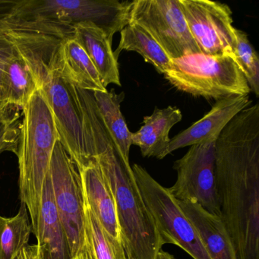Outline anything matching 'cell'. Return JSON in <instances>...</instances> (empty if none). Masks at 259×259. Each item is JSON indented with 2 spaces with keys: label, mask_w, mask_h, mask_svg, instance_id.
<instances>
[{
  "label": "cell",
  "mask_w": 259,
  "mask_h": 259,
  "mask_svg": "<svg viewBox=\"0 0 259 259\" xmlns=\"http://www.w3.org/2000/svg\"><path fill=\"white\" fill-rule=\"evenodd\" d=\"M220 218L237 259H259V104L238 113L215 142Z\"/></svg>",
  "instance_id": "obj_1"
},
{
  "label": "cell",
  "mask_w": 259,
  "mask_h": 259,
  "mask_svg": "<svg viewBox=\"0 0 259 259\" xmlns=\"http://www.w3.org/2000/svg\"><path fill=\"white\" fill-rule=\"evenodd\" d=\"M75 97L81 111L88 155L99 168L114 198L125 257L157 259L163 244L130 160L124 159L106 130L92 92L78 89Z\"/></svg>",
  "instance_id": "obj_2"
},
{
  "label": "cell",
  "mask_w": 259,
  "mask_h": 259,
  "mask_svg": "<svg viewBox=\"0 0 259 259\" xmlns=\"http://www.w3.org/2000/svg\"><path fill=\"white\" fill-rule=\"evenodd\" d=\"M132 2L118 0H20L4 22L9 29L54 36H72L75 25L92 23L110 41L130 22Z\"/></svg>",
  "instance_id": "obj_3"
},
{
  "label": "cell",
  "mask_w": 259,
  "mask_h": 259,
  "mask_svg": "<svg viewBox=\"0 0 259 259\" xmlns=\"http://www.w3.org/2000/svg\"><path fill=\"white\" fill-rule=\"evenodd\" d=\"M19 148V188L22 203L31 217L35 233L40 218L44 183L49 170L58 133L41 89L31 95L23 110Z\"/></svg>",
  "instance_id": "obj_4"
},
{
  "label": "cell",
  "mask_w": 259,
  "mask_h": 259,
  "mask_svg": "<svg viewBox=\"0 0 259 259\" xmlns=\"http://www.w3.org/2000/svg\"><path fill=\"white\" fill-rule=\"evenodd\" d=\"M163 75L181 92L217 101L234 95H248L251 92L232 55L198 53L174 59Z\"/></svg>",
  "instance_id": "obj_5"
},
{
  "label": "cell",
  "mask_w": 259,
  "mask_h": 259,
  "mask_svg": "<svg viewBox=\"0 0 259 259\" xmlns=\"http://www.w3.org/2000/svg\"><path fill=\"white\" fill-rule=\"evenodd\" d=\"M132 169L144 201L155 221L163 245L174 244L194 259H211L196 230L168 189L141 165L135 163Z\"/></svg>",
  "instance_id": "obj_6"
},
{
  "label": "cell",
  "mask_w": 259,
  "mask_h": 259,
  "mask_svg": "<svg viewBox=\"0 0 259 259\" xmlns=\"http://www.w3.org/2000/svg\"><path fill=\"white\" fill-rule=\"evenodd\" d=\"M60 222L74 259L85 241L84 201L79 171L67 151L57 142L49 170Z\"/></svg>",
  "instance_id": "obj_7"
},
{
  "label": "cell",
  "mask_w": 259,
  "mask_h": 259,
  "mask_svg": "<svg viewBox=\"0 0 259 259\" xmlns=\"http://www.w3.org/2000/svg\"><path fill=\"white\" fill-rule=\"evenodd\" d=\"M130 23L147 31L171 60L201 53L188 28L179 0L132 1Z\"/></svg>",
  "instance_id": "obj_8"
},
{
  "label": "cell",
  "mask_w": 259,
  "mask_h": 259,
  "mask_svg": "<svg viewBox=\"0 0 259 259\" xmlns=\"http://www.w3.org/2000/svg\"><path fill=\"white\" fill-rule=\"evenodd\" d=\"M215 142L192 145L188 152L174 163L177 180L168 188L177 201L196 203L211 214L219 217V197L217 189Z\"/></svg>",
  "instance_id": "obj_9"
},
{
  "label": "cell",
  "mask_w": 259,
  "mask_h": 259,
  "mask_svg": "<svg viewBox=\"0 0 259 259\" xmlns=\"http://www.w3.org/2000/svg\"><path fill=\"white\" fill-rule=\"evenodd\" d=\"M189 31L200 52L233 56L236 45L232 11L227 4L210 0H179Z\"/></svg>",
  "instance_id": "obj_10"
},
{
  "label": "cell",
  "mask_w": 259,
  "mask_h": 259,
  "mask_svg": "<svg viewBox=\"0 0 259 259\" xmlns=\"http://www.w3.org/2000/svg\"><path fill=\"white\" fill-rule=\"evenodd\" d=\"M52 112L59 142L77 167L90 163L84 141L81 111L73 87L66 83L51 66L41 87Z\"/></svg>",
  "instance_id": "obj_11"
},
{
  "label": "cell",
  "mask_w": 259,
  "mask_h": 259,
  "mask_svg": "<svg viewBox=\"0 0 259 259\" xmlns=\"http://www.w3.org/2000/svg\"><path fill=\"white\" fill-rule=\"evenodd\" d=\"M251 103L248 95H234L218 100L201 119L170 139L169 154L180 148L216 141L229 122Z\"/></svg>",
  "instance_id": "obj_12"
},
{
  "label": "cell",
  "mask_w": 259,
  "mask_h": 259,
  "mask_svg": "<svg viewBox=\"0 0 259 259\" xmlns=\"http://www.w3.org/2000/svg\"><path fill=\"white\" fill-rule=\"evenodd\" d=\"M37 89L34 72L16 47L14 55L0 78V113L12 119H20V111Z\"/></svg>",
  "instance_id": "obj_13"
},
{
  "label": "cell",
  "mask_w": 259,
  "mask_h": 259,
  "mask_svg": "<svg viewBox=\"0 0 259 259\" xmlns=\"http://www.w3.org/2000/svg\"><path fill=\"white\" fill-rule=\"evenodd\" d=\"M53 66L68 84L88 92H106L95 65L72 36L60 40Z\"/></svg>",
  "instance_id": "obj_14"
},
{
  "label": "cell",
  "mask_w": 259,
  "mask_h": 259,
  "mask_svg": "<svg viewBox=\"0 0 259 259\" xmlns=\"http://www.w3.org/2000/svg\"><path fill=\"white\" fill-rule=\"evenodd\" d=\"M34 236L36 259H72L66 234L60 222L49 172L44 183L41 207Z\"/></svg>",
  "instance_id": "obj_15"
},
{
  "label": "cell",
  "mask_w": 259,
  "mask_h": 259,
  "mask_svg": "<svg viewBox=\"0 0 259 259\" xmlns=\"http://www.w3.org/2000/svg\"><path fill=\"white\" fill-rule=\"evenodd\" d=\"M78 169L84 202L106 233L116 244L122 246L114 198L99 168L92 161Z\"/></svg>",
  "instance_id": "obj_16"
},
{
  "label": "cell",
  "mask_w": 259,
  "mask_h": 259,
  "mask_svg": "<svg viewBox=\"0 0 259 259\" xmlns=\"http://www.w3.org/2000/svg\"><path fill=\"white\" fill-rule=\"evenodd\" d=\"M182 119L181 110L177 107H155L152 114L144 117L139 131L132 133V145L139 147L143 157L162 160L169 154V132Z\"/></svg>",
  "instance_id": "obj_17"
},
{
  "label": "cell",
  "mask_w": 259,
  "mask_h": 259,
  "mask_svg": "<svg viewBox=\"0 0 259 259\" xmlns=\"http://www.w3.org/2000/svg\"><path fill=\"white\" fill-rule=\"evenodd\" d=\"M176 201L196 230L211 259H237L233 242L219 217L211 214L196 203Z\"/></svg>",
  "instance_id": "obj_18"
},
{
  "label": "cell",
  "mask_w": 259,
  "mask_h": 259,
  "mask_svg": "<svg viewBox=\"0 0 259 259\" xmlns=\"http://www.w3.org/2000/svg\"><path fill=\"white\" fill-rule=\"evenodd\" d=\"M72 37L95 65L104 88L110 84L121 86L117 57L106 33L94 24L85 22L74 26Z\"/></svg>",
  "instance_id": "obj_19"
},
{
  "label": "cell",
  "mask_w": 259,
  "mask_h": 259,
  "mask_svg": "<svg viewBox=\"0 0 259 259\" xmlns=\"http://www.w3.org/2000/svg\"><path fill=\"white\" fill-rule=\"evenodd\" d=\"M92 94L106 130L124 159L130 160L132 133L121 111V104L125 98V94L122 92L118 95L114 91L95 92Z\"/></svg>",
  "instance_id": "obj_20"
},
{
  "label": "cell",
  "mask_w": 259,
  "mask_h": 259,
  "mask_svg": "<svg viewBox=\"0 0 259 259\" xmlns=\"http://www.w3.org/2000/svg\"><path fill=\"white\" fill-rule=\"evenodd\" d=\"M122 51L140 54L160 74H164L170 66L171 59L163 48L147 31L135 24H128L120 31L119 46L114 52L116 57Z\"/></svg>",
  "instance_id": "obj_21"
},
{
  "label": "cell",
  "mask_w": 259,
  "mask_h": 259,
  "mask_svg": "<svg viewBox=\"0 0 259 259\" xmlns=\"http://www.w3.org/2000/svg\"><path fill=\"white\" fill-rule=\"evenodd\" d=\"M31 233L28 209L23 203L16 216H0V259H16L28 245Z\"/></svg>",
  "instance_id": "obj_22"
},
{
  "label": "cell",
  "mask_w": 259,
  "mask_h": 259,
  "mask_svg": "<svg viewBox=\"0 0 259 259\" xmlns=\"http://www.w3.org/2000/svg\"><path fill=\"white\" fill-rule=\"evenodd\" d=\"M85 230L95 259H125L123 247L116 244L103 229L90 207L84 202Z\"/></svg>",
  "instance_id": "obj_23"
},
{
  "label": "cell",
  "mask_w": 259,
  "mask_h": 259,
  "mask_svg": "<svg viewBox=\"0 0 259 259\" xmlns=\"http://www.w3.org/2000/svg\"><path fill=\"white\" fill-rule=\"evenodd\" d=\"M236 45L233 57L248 83L250 91L259 96V58L248 36L242 30L235 29Z\"/></svg>",
  "instance_id": "obj_24"
},
{
  "label": "cell",
  "mask_w": 259,
  "mask_h": 259,
  "mask_svg": "<svg viewBox=\"0 0 259 259\" xmlns=\"http://www.w3.org/2000/svg\"><path fill=\"white\" fill-rule=\"evenodd\" d=\"M21 122L0 113V154L5 151L17 154Z\"/></svg>",
  "instance_id": "obj_25"
},
{
  "label": "cell",
  "mask_w": 259,
  "mask_h": 259,
  "mask_svg": "<svg viewBox=\"0 0 259 259\" xmlns=\"http://www.w3.org/2000/svg\"><path fill=\"white\" fill-rule=\"evenodd\" d=\"M15 51L16 45L13 39L7 34V31L0 33V78L6 65L14 55Z\"/></svg>",
  "instance_id": "obj_26"
},
{
  "label": "cell",
  "mask_w": 259,
  "mask_h": 259,
  "mask_svg": "<svg viewBox=\"0 0 259 259\" xmlns=\"http://www.w3.org/2000/svg\"><path fill=\"white\" fill-rule=\"evenodd\" d=\"M17 1L0 0V22H4L9 17Z\"/></svg>",
  "instance_id": "obj_27"
},
{
  "label": "cell",
  "mask_w": 259,
  "mask_h": 259,
  "mask_svg": "<svg viewBox=\"0 0 259 259\" xmlns=\"http://www.w3.org/2000/svg\"><path fill=\"white\" fill-rule=\"evenodd\" d=\"M16 259H36L35 245H27Z\"/></svg>",
  "instance_id": "obj_28"
},
{
  "label": "cell",
  "mask_w": 259,
  "mask_h": 259,
  "mask_svg": "<svg viewBox=\"0 0 259 259\" xmlns=\"http://www.w3.org/2000/svg\"><path fill=\"white\" fill-rule=\"evenodd\" d=\"M157 259H174V257L172 254H169L167 251H165L161 249L159 251L158 254H157Z\"/></svg>",
  "instance_id": "obj_29"
},
{
  "label": "cell",
  "mask_w": 259,
  "mask_h": 259,
  "mask_svg": "<svg viewBox=\"0 0 259 259\" xmlns=\"http://www.w3.org/2000/svg\"><path fill=\"white\" fill-rule=\"evenodd\" d=\"M7 31V28L5 24L3 23V22H0V33H4Z\"/></svg>",
  "instance_id": "obj_30"
},
{
  "label": "cell",
  "mask_w": 259,
  "mask_h": 259,
  "mask_svg": "<svg viewBox=\"0 0 259 259\" xmlns=\"http://www.w3.org/2000/svg\"><path fill=\"white\" fill-rule=\"evenodd\" d=\"M125 259H127V258H125Z\"/></svg>",
  "instance_id": "obj_31"
}]
</instances>
